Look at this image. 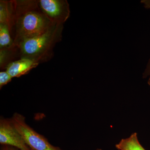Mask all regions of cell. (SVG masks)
<instances>
[{"label": "cell", "mask_w": 150, "mask_h": 150, "mask_svg": "<svg viewBox=\"0 0 150 150\" xmlns=\"http://www.w3.org/2000/svg\"><path fill=\"white\" fill-rule=\"evenodd\" d=\"M115 147L119 150H146L140 144L137 133L132 134L129 138L122 139Z\"/></svg>", "instance_id": "cell-7"}, {"label": "cell", "mask_w": 150, "mask_h": 150, "mask_svg": "<svg viewBox=\"0 0 150 150\" xmlns=\"http://www.w3.org/2000/svg\"><path fill=\"white\" fill-rule=\"evenodd\" d=\"M148 84L150 86V78L149 79V81H148Z\"/></svg>", "instance_id": "cell-13"}, {"label": "cell", "mask_w": 150, "mask_h": 150, "mask_svg": "<svg viewBox=\"0 0 150 150\" xmlns=\"http://www.w3.org/2000/svg\"><path fill=\"white\" fill-rule=\"evenodd\" d=\"M40 7L49 18L57 22L66 20L69 15V6L67 2L58 0H41Z\"/></svg>", "instance_id": "cell-5"}, {"label": "cell", "mask_w": 150, "mask_h": 150, "mask_svg": "<svg viewBox=\"0 0 150 150\" xmlns=\"http://www.w3.org/2000/svg\"><path fill=\"white\" fill-rule=\"evenodd\" d=\"M38 64L35 61L28 59H23L12 62L8 65L6 71L12 77H18L25 74Z\"/></svg>", "instance_id": "cell-6"}, {"label": "cell", "mask_w": 150, "mask_h": 150, "mask_svg": "<svg viewBox=\"0 0 150 150\" xmlns=\"http://www.w3.org/2000/svg\"><path fill=\"white\" fill-rule=\"evenodd\" d=\"M59 28L55 25L43 34L22 40L20 48L23 59L37 62L42 59L59 39Z\"/></svg>", "instance_id": "cell-1"}, {"label": "cell", "mask_w": 150, "mask_h": 150, "mask_svg": "<svg viewBox=\"0 0 150 150\" xmlns=\"http://www.w3.org/2000/svg\"><path fill=\"white\" fill-rule=\"evenodd\" d=\"M11 39L10 34L8 25L0 24V46L2 48L8 47L11 44Z\"/></svg>", "instance_id": "cell-8"}, {"label": "cell", "mask_w": 150, "mask_h": 150, "mask_svg": "<svg viewBox=\"0 0 150 150\" xmlns=\"http://www.w3.org/2000/svg\"><path fill=\"white\" fill-rule=\"evenodd\" d=\"M144 76L146 77L148 76H150V60L149 64H148L147 67L146 69V71L144 73Z\"/></svg>", "instance_id": "cell-11"}, {"label": "cell", "mask_w": 150, "mask_h": 150, "mask_svg": "<svg viewBox=\"0 0 150 150\" xmlns=\"http://www.w3.org/2000/svg\"><path fill=\"white\" fill-rule=\"evenodd\" d=\"M1 150H19L18 149L11 146L3 145Z\"/></svg>", "instance_id": "cell-10"}, {"label": "cell", "mask_w": 150, "mask_h": 150, "mask_svg": "<svg viewBox=\"0 0 150 150\" xmlns=\"http://www.w3.org/2000/svg\"><path fill=\"white\" fill-rule=\"evenodd\" d=\"M30 150H33V149H30Z\"/></svg>", "instance_id": "cell-15"}, {"label": "cell", "mask_w": 150, "mask_h": 150, "mask_svg": "<svg viewBox=\"0 0 150 150\" xmlns=\"http://www.w3.org/2000/svg\"><path fill=\"white\" fill-rule=\"evenodd\" d=\"M11 119L16 129L30 149L34 150H62L59 147L51 145L46 138L28 125L23 115L15 112Z\"/></svg>", "instance_id": "cell-3"}, {"label": "cell", "mask_w": 150, "mask_h": 150, "mask_svg": "<svg viewBox=\"0 0 150 150\" xmlns=\"http://www.w3.org/2000/svg\"><path fill=\"white\" fill-rule=\"evenodd\" d=\"M35 11H28L19 18L18 35L21 41L43 34L54 25L50 19Z\"/></svg>", "instance_id": "cell-2"}, {"label": "cell", "mask_w": 150, "mask_h": 150, "mask_svg": "<svg viewBox=\"0 0 150 150\" xmlns=\"http://www.w3.org/2000/svg\"><path fill=\"white\" fill-rule=\"evenodd\" d=\"M0 144L11 146L20 150H30L16 129L11 119L3 117L0 119Z\"/></svg>", "instance_id": "cell-4"}, {"label": "cell", "mask_w": 150, "mask_h": 150, "mask_svg": "<svg viewBox=\"0 0 150 150\" xmlns=\"http://www.w3.org/2000/svg\"><path fill=\"white\" fill-rule=\"evenodd\" d=\"M97 150H102L100 149H97Z\"/></svg>", "instance_id": "cell-14"}, {"label": "cell", "mask_w": 150, "mask_h": 150, "mask_svg": "<svg viewBox=\"0 0 150 150\" xmlns=\"http://www.w3.org/2000/svg\"><path fill=\"white\" fill-rule=\"evenodd\" d=\"M141 3L144 4L146 8L150 9V0H142Z\"/></svg>", "instance_id": "cell-12"}, {"label": "cell", "mask_w": 150, "mask_h": 150, "mask_svg": "<svg viewBox=\"0 0 150 150\" xmlns=\"http://www.w3.org/2000/svg\"><path fill=\"white\" fill-rule=\"evenodd\" d=\"M11 76L7 72L3 71L0 73V88L2 87L11 81Z\"/></svg>", "instance_id": "cell-9"}]
</instances>
